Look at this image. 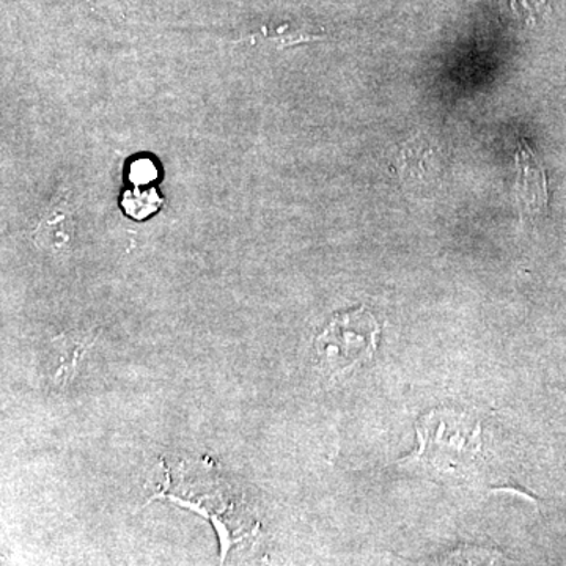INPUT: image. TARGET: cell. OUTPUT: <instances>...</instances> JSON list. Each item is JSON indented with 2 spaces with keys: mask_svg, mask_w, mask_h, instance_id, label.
<instances>
[{
  "mask_svg": "<svg viewBox=\"0 0 566 566\" xmlns=\"http://www.w3.org/2000/svg\"><path fill=\"white\" fill-rule=\"evenodd\" d=\"M379 334L381 324L365 305L335 314L315 337L318 364L333 376L346 374L375 356Z\"/></svg>",
  "mask_w": 566,
  "mask_h": 566,
  "instance_id": "obj_1",
  "label": "cell"
},
{
  "mask_svg": "<svg viewBox=\"0 0 566 566\" xmlns=\"http://www.w3.org/2000/svg\"><path fill=\"white\" fill-rule=\"evenodd\" d=\"M419 457L434 468H461L464 460H472L480 449V428L472 420L446 412H431L417 424Z\"/></svg>",
  "mask_w": 566,
  "mask_h": 566,
  "instance_id": "obj_2",
  "label": "cell"
},
{
  "mask_svg": "<svg viewBox=\"0 0 566 566\" xmlns=\"http://www.w3.org/2000/svg\"><path fill=\"white\" fill-rule=\"evenodd\" d=\"M515 159L517 207L523 214H538L546 210L547 200H549L545 169L536 159L535 153L528 147L527 142H520Z\"/></svg>",
  "mask_w": 566,
  "mask_h": 566,
  "instance_id": "obj_3",
  "label": "cell"
},
{
  "mask_svg": "<svg viewBox=\"0 0 566 566\" xmlns=\"http://www.w3.org/2000/svg\"><path fill=\"white\" fill-rule=\"evenodd\" d=\"M161 203V197L156 192V189H150L147 192H126L123 196V208L134 219L148 218L151 212L159 210Z\"/></svg>",
  "mask_w": 566,
  "mask_h": 566,
  "instance_id": "obj_4",
  "label": "cell"
},
{
  "mask_svg": "<svg viewBox=\"0 0 566 566\" xmlns=\"http://www.w3.org/2000/svg\"><path fill=\"white\" fill-rule=\"evenodd\" d=\"M449 566H490L494 556L488 549L476 546H461L441 557Z\"/></svg>",
  "mask_w": 566,
  "mask_h": 566,
  "instance_id": "obj_5",
  "label": "cell"
},
{
  "mask_svg": "<svg viewBox=\"0 0 566 566\" xmlns=\"http://www.w3.org/2000/svg\"><path fill=\"white\" fill-rule=\"evenodd\" d=\"M158 170L150 161H136L132 166V180L136 185H147L155 180Z\"/></svg>",
  "mask_w": 566,
  "mask_h": 566,
  "instance_id": "obj_6",
  "label": "cell"
}]
</instances>
